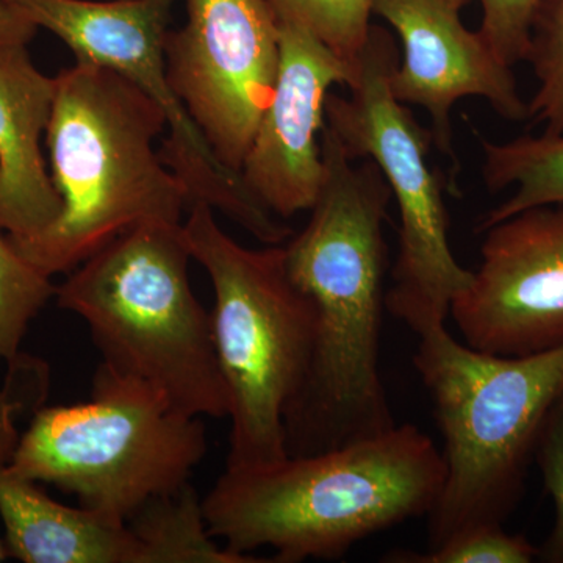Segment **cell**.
I'll return each mask as SVG.
<instances>
[{"instance_id":"6da1fadb","label":"cell","mask_w":563,"mask_h":563,"mask_svg":"<svg viewBox=\"0 0 563 563\" xmlns=\"http://www.w3.org/2000/svg\"><path fill=\"white\" fill-rule=\"evenodd\" d=\"M321 147L320 195L306 228L284 243L288 274L317 313L309 373L284 418L292 457L396 426L379 365L391 191L376 163L347 157L328 125Z\"/></svg>"},{"instance_id":"7a4b0ae2","label":"cell","mask_w":563,"mask_h":563,"mask_svg":"<svg viewBox=\"0 0 563 563\" xmlns=\"http://www.w3.org/2000/svg\"><path fill=\"white\" fill-rule=\"evenodd\" d=\"M446 465L410 422L312 455L225 470L202 499L207 526L233 553L272 548L276 563L342 559L366 537L428 517Z\"/></svg>"},{"instance_id":"3957f363","label":"cell","mask_w":563,"mask_h":563,"mask_svg":"<svg viewBox=\"0 0 563 563\" xmlns=\"http://www.w3.org/2000/svg\"><path fill=\"white\" fill-rule=\"evenodd\" d=\"M165 129L162 107L117 70L88 60L62 69L44 136L62 214L33 239L9 240L11 246L54 277L133 225L181 222L187 191L155 147Z\"/></svg>"},{"instance_id":"277c9868","label":"cell","mask_w":563,"mask_h":563,"mask_svg":"<svg viewBox=\"0 0 563 563\" xmlns=\"http://www.w3.org/2000/svg\"><path fill=\"white\" fill-rule=\"evenodd\" d=\"M190 261L181 222H141L73 269L55 298L87 322L103 365L151 385L181 412L224 418L228 387Z\"/></svg>"},{"instance_id":"5b68a950","label":"cell","mask_w":563,"mask_h":563,"mask_svg":"<svg viewBox=\"0 0 563 563\" xmlns=\"http://www.w3.org/2000/svg\"><path fill=\"white\" fill-rule=\"evenodd\" d=\"M418 336L413 365L432 398L446 465L428 515L433 548L514 512L544 418L563 393V344L504 357L457 342L444 324Z\"/></svg>"},{"instance_id":"8992f818","label":"cell","mask_w":563,"mask_h":563,"mask_svg":"<svg viewBox=\"0 0 563 563\" xmlns=\"http://www.w3.org/2000/svg\"><path fill=\"white\" fill-rule=\"evenodd\" d=\"M213 211L192 203L181 228L214 291L210 314L232 424L225 470L263 468L288 457L284 418L309 373L317 313L288 274L284 244L244 247Z\"/></svg>"},{"instance_id":"52a82bcc","label":"cell","mask_w":563,"mask_h":563,"mask_svg":"<svg viewBox=\"0 0 563 563\" xmlns=\"http://www.w3.org/2000/svg\"><path fill=\"white\" fill-rule=\"evenodd\" d=\"M206 453L202 418L181 412L151 385L102 363L90 401L36 412L9 470L129 523L152 499L190 483Z\"/></svg>"},{"instance_id":"ba28073f","label":"cell","mask_w":563,"mask_h":563,"mask_svg":"<svg viewBox=\"0 0 563 563\" xmlns=\"http://www.w3.org/2000/svg\"><path fill=\"white\" fill-rule=\"evenodd\" d=\"M399 63L391 33L369 27L357 58L350 96L329 92L325 124L347 157L369 158L380 169L399 210V250L385 307L415 333L444 324L454 299L472 280L451 250L442 173L429 163L433 136L395 98Z\"/></svg>"},{"instance_id":"9c48e42d","label":"cell","mask_w":563,"mask_h":563,"mask_svg":"<svg viewBox=\"0 0 563 563\" xmlns=\"http://www.w3.org/2000/svg\"><path fill=\"white\" fill-rule=\"evenodd\" d=\"M38 29L58 36L76 60L117 70L165 111L168 135L161 157L187 191L188 206L203 202L266 246L284 244L292 231L265 209L210 150L172 88L165 40L179 0H0ZM188 207V209H190Z\"/></svg>"},{"instance_id":"30bf717a","label":"cell","mask_w":563,"mask_h":563,"mask_svg":"<svg viewBox=\"0 0 563 563\" xmlns=\"http://www.w3.org/2000/svg\"><path fill=\"white\" fill-rule=\"evenodd\" d=\"M185 7L187 21L165 40L169 84L210 150L240 173L276 88L279 20L266 0Z\"/></svg>"},{"instance_id":"8fae6325","label":"cell","mask_w":563,"mask_h":563,"mask_svg":"<svg viewBox=\"0 0 563 563\" xmlns=\"http://www.w3.org/2000/svg\"><path fill=\"white\" fill-rule=\"evenodd\" d=\"M479 268L450 307L473 350L521 357L563 344V202L484 231Z\"/></svg>"},{"instance_id":"7c38bea8","label":"cell","mask_w":563,"mask_h":563,"mask_svg":"<svg viewBox=\"0 0 563 563\" xmlns=\"http://www.w3.org/2000/svg\"><path fill=\"white\" fill-rule=\"evenodd\" d=\"M373 14L398 33L402 55L391 90L404 106L431 117L433 146L455 162L453 109L463 98H481L506 121H528L509 65L485 43L479 31L462 24L450 0H373Z\"/></svg>"},{"instance_id":"4fadbf2b","label":"cell","mask_w":563,"mask_h":563,"mask_svg":"<svg viewBox=\"0 0 563 563\" xmlns=\"http://www.w3.org/2000/svg\"><path fill=\"white\" fill-rule=\"evenodd\" d=\"M279 25L276 88L240 173L255 199L287 220L312 209L320 195L325 173L321 147L325 101L335 85L347 87L355 62L333 54L301 25Z\"/></svg>"},{"instance_id":"5bb4252c","label":"cell","mask_w":563,"mask_h":563,"mask_svg":"<svg viewBox=\"0 0 563 563\" xmlns=\"http://www.w3.org/2000/svg\"><path fill=\"white\" fill-rule=\"evenodd\" d=\"M55 98V77L33 65L27 46L0 51V232L24 242L49 229L63 202L41 141Z\"/></svg>"},{"instance_id":"9a60e30c","label":"cell","mask_w":563,"mask_h":563,"mask_svg":"<svg viewBox=\"0 0 563 563\" xmlns=\"http://www.w3.org/2000/svg\"><path fill=\"white\" fill-rule=\"evenodd\" d=\"M0 517L11 558L25 563H140L128 523L54 501L9 466L0 470Z\"/></svg>"},{"instance_id":"2e32d148","label":"cell","mask_w":563,"mask_h":563,"mask_svg":"<svg viewBox=\"0 0 563 563\" xmlns=\"http://www.w3.org/2000/svg\"><path fill=\"white\" fill-rule=\"evenodd\" d=\"M479 141L487 190L498 192L514 187L515 191L485 214L477 232L487 231L518 211L563 202V135H521L503 143L479 136Z\"/></svg>"},{"instance_id":"e0dca14e","label":"cell","mask_w":563,"mask_h":563,"mask_svg":"<svg viewBox=\"0 0 563 563\" xmlns=\"http://www.w3.org/2000/svg\"><path fill=\"white\" fill-rule=\"evenodd\" d=\"M140 543V563H262L214 543L203 506L190 483L152 499L129 520Z\"/></svg>"},{"instance_id":"ac0fdd59","label":"cell","mask_w":563,"mask_h":563,"mask_svg":"<svg viewBox=\"0 0 563 563\" xmlns=\"http://www.w3.org/2000/svg\"><path fill=\"white\" fill-rule=\"evenodd\" d=\"M526 62L537 79L528 121L543 124L548 135H563V0L537 2Z\"/></svg>"},{"instance_id":"d6986e66","label":"cell","mask_w":563,"mask_h":563,"mask_svg":"<svg viewBox=\"0 0 563 563\" xmlns=\"http://www.w3.org/2000/svg\"><path fill=\"white\" fill-rule=\"evenodd\" d=\"M51 279L22 258L0 232V362L20 355L29 324L57 291Z\"/></svg>"},{"instance_id":"ffe728a7","label":"cell","mask_w":563,"mask_h":563,"mask_svg":"<svg viewBox=\"0 0 563 563\" xmlns=\"http://www.w3.org/2000/svg\"><path fill=\"white\" fill-rule=\"evenodd\" d=\"M279 22L301 25L333 54L355 62L372 27L373 0H266Z\"/></svg>"},{"instance_id":"44dd1931","label":"cell","mask_w":563,"mask_h":563,"mask_svg":"<svg viewBox=\"0 0 563 563\" xmlns=\"http://www.w3.org/2000/svg\"><path fill=\"white\" fill-rule=\"evenodd\" d=\"M539 548L521 536H510L503 525L473 526L428 551L396 550L385 555L390 563H531Z\"/></svg>"},{"instance_id":"7402d4cb","label":"cell","mask_w":563,"mask_h":563,"mask_svg":"<svg viewBox=\"0 0 563 563\" xmlns=\"http://www.w3.org/2000/svg\"><path fill=\"white\" fill-rule=\"evenodd\" d=\"M5 387L0 390V470L10 465L20 443L16 415L31 404L43 401L47 391V366L36 358L18 355L9 362ZM9 558L5 544L0 542V562Z\"/></svg>"},{"instance_id":"603a6c76","label":"cell","mask_w":563,"mask_h":563,"mask_svg":"<svg viewBox=\"0 0 563 563\" xmlns=\"http://www.w3.org/2000/svg\"><path fill=\"white\" fill-rule=\"evenodd\" d=\"M462 10L472 0H450ZM483 22L479 33L499 60L514 68L526 62L533 10L539 0H479Z\"/></svg>"},{"instance_id":"cb8c5ba5","label":"cell","mask_w":563,"mask_h":563,"mask_svg":"<svg viewBox=\"0 0 563 563\" xmlns=\"http://www.w3.org/2000/svg\"><path fill=\"white\" fill-rule=\"evenodd\" d=\"M533 461L539 465L544 488L555 507L554 528L539 548V559L547 563H563V393L544 418Z\"/></svg>"},{"instance_id":"d4e9b609","label":"cell","mask_w":563,"mask_h":563,"mask_svg":"<svg viewBox=\"0 0 563 563\" xmlns=\"http://www.w3.org/2000/svg\"><path fill=\"white\" fill-rule=\"evenodd\" d=\"M36 33H38V27L33 22L0 2V51L29 46Z\"/></svg>"}]
</instances>
